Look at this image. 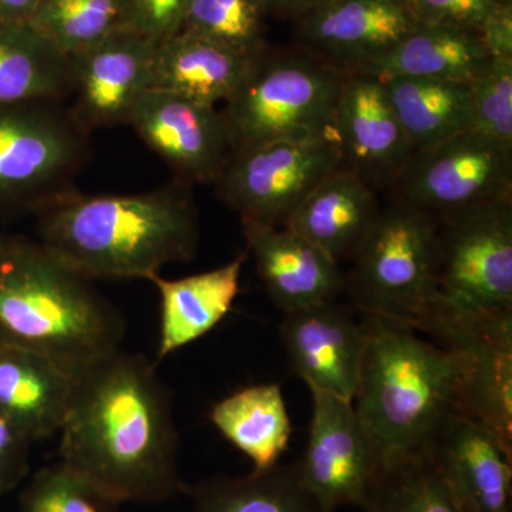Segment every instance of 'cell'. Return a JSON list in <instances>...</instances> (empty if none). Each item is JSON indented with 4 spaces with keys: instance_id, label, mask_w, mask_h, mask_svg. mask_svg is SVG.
<instances>
[{
    "instance_id": "obj_28",
    "label": "cell",
    "mask_w": 512,
    "mask_h": 512,
    "mask_svg": "<svg viewBox=\"0 0 512 512\" xmlns=\"http://www.w3.org/2000/svg\"><path fill=\"white\" fill-rule=\"evenodd\" d=\"M382 83L416 150L473 128V99L468 83L429 79H392Z\"/></svg>"
},
{
    "instance_id": "obj_9",
    "label": "cell",
    "mask_w": 512,
    "mask_h": 512,
    "mask_svg": "<svg viewBox=\"0 0 512 512\" xmlns=\"http://www.w3.org/2000/svg\"><path fill=\"white\" fill-rule=\"evenodd\" d=\"M340 167L342 154L335 134L278 140L232 151L214 184L242 224L284 225Z\"/></svg>"
},
{
    "instance_id": "obj_13",
    "label": "cell",
    "mask_w": 512,
    "mask_h": 512,
    "mask_svg": "<svg viewBox=\"0 0 512 512\" xmlns=\"http://www.w3.org/2000/svg\"><path fill=\"white\" fill-rule=\"evenodd\" d=\"M333 133L343 167L359 175L376 192L392 190L416 150L384 84L367 74L345 72Z\"/></svg>"
},
{
    "instance_id": "obj_14",
    "label": "cell",
    "mask_w": 512,
    "mask_h": 512,
    "mask_svg": "<svg viewBox=\"0 0 512 512\" xmlns=\"http://www.w3.org/2000/svg\"><path fill=\"white\" fill-rule=\"evenodd\" d=\"M156 43L131 29L70 57L74 106L84 131L127 124L138 99L151 87Z\"/></svg>"
},
{
    "instance_id": "obj_24",
    "label": "cell",
    "mask_w": 512,
    "mask_h": 512,
    "mask_svg": "<svg viewBox=\"0 0 512 512\" xmlns=\"http://www.w3.org/2000/svg\"><path fill=\"white\" fill-rule=\"evenodd\" d=\"M252 59L204 37L178 32L154 49L150 89L217 107L237 90Z\"/></svg>"
},
{
    "instance_id": "obj_11",
    "label": "cell",
    "mask_w": 512,
    "mask_h": 512,
    "mask_svg": "<svg viewBox=\"0 0 512 512\" xmlns=\"http://www.w3.org/2000/svg\"><path fill=\"white\" fill-rule=\"evenodd\" d=\"M312 419L303 456L295 463L309 493L323 507H365L383 461L352 402L309 387Z\"/></svg>"
},
{
    "instance_id": "obj_31",
    "label": "cell",
    "mask_w": 512,
    "mask_h": 512,
    "mask_svg": "<svg viewBox=\"0 0 512 512\" xmlns=\"http://www.w3.org/2000/svg\"><path fill=\"white\" fill-rule=\"evenodd\" d=\"M262 0H191L180 32L201 36L255 57L265 49V20Z\"/></svg>"
},
{
    "instance_id": "obj_35",
    "label": "cell",
    "mask_w": 512,
    "mask_h": 512,
    "mask_svg": "<svg viewBox=\"0 0 512 512\" xmlns=\"http://www.w3.org/2000/svg\"><path fill=\"white\" fill-rule=\"evenodd\" d=\"M191 0H128V28L153 43L180 32Z\"/></svg>"
},
{
    "instance_id": "obj_26",
    "label": "cell",
    "mask_w": 512,
    "mask_h": 512,
    "mask_svg": "<svg viewBox=\"0 0 512 512\" xmlns=\"http://www.w3.org/2000/svg\"><path fill=\"white\" fill-rule=\"evenodd\" d=\"M72 63L30 23L0 20V104L63 99Z\"/></svg>"
},
{
    "instance_id": "obj_8",
    "label": "cell",
    "mask_w": 512,
    "mask_h": 512,
    "mask_svg": "<svg viewBox=\"0 0 512 512\" xmlns=\"http://www.w3.org/2000/svg\"><path fill=\"white\" fill-rule=\"evenodd\" d=\"M52 103L0 104V208L35 212L83 165L87 131Z\"/></svg>"
},
{
    "instance_id": "obj_6",
    "label": "cell",
    "mask_w": 512,
    "mask_h": 512,
    "mask_svg": "<svg viewBox=\"0 0 512 512\" xmlns=\"http://www.w3.org/2000/svg\"><path fill=\"white\" fill-rule=\"evenodd\" d=\"M343 77L306 50L266 46L221 111L232 148L335 134Z\"/></svg>"
},
{
    "instance_id": "obj_21",
    "label": "cell",
    "mask_w": 512,
    "mask_h": 512,
    "mask_svg": "<svg viewBox=\"0 0 512 512\" xmlns=\"http://www.w3.org/2000/svg\"><path fill=\"white\" fill-rule=\"evenodd\" d=\"M379 210L376 191L342 165L296 207L282 227L308 239L340 264L355 254Z\"/></svg>"
},
{
    "instance_id": "obj_12",
    "label": "cell",
    "mask_w": 512,
    "mask_h": 512,
    "mask_svg": "<svg viewBox=\"0 0 512 512\" xmlns=\"http://www.w3.org/2000/svg\"><path fill=\"white\" fill-rule=\"evenodd\" d=\"M127 124L185 184H214L234 150L217 107L165 90L148 89Z\"/></svg>"
},
{
    "instance_id": "obj_5",
    "label": "cell",
    "mask_w": 512,
    "mask_h": 512,
    "mask_svg": "<svg viewBox=\"0 0 512 512\" xmlns=\"http://www.w3.org/2000/svg\"><path fill=\"white\" fill-rule=\"evenodd\" d=\"M436 292L421 332L450 346L512 315V197L437 218Z\"/></svg>"
},
{
    "instance_id": "obj_2",
    "label": "cell",
    "mask_w": 512,
    "mask_h": 512,
    "mask_svg": "<svg viewBox=\"0 0 512 512\" xmlns=\"http://www.w3.org/2000/svg\"><path fill=\"white\" fill-rule=\"evenodd\" d=\"M183 181L133 195L72 190L37 208L39 242L77 274L147 279L197 254L198 214Z\"/></svg>"
},
{
    "instance_id": "obj_3",
    "label": "cell",
    "mask_w": 512,
    "mask_h": 512,
    "mask_svg": "<svg viewBox=\"0 0 512 512\" xmlns=\"http://www.w3.org/2000/svg\"><path fill=\"white\" fill-rule=\"evenodd\" d=\"M90 279L39 241L0 237V345L32 350L77 376L120 349L126 320Z\"/></svg>"
},
{
    "instance_id": "obj_7",
    "label": "cell",
    "mask_w": 512,
    "mask_h": 512,
    "mask_svg": "<svg viewBox=\"0 0 512 512\" xmlns=\"http://www.w3.org/2000/svg\"><path fill=\"white\" fill-rule=\"evenodd\" d=\"M353 259L345 289L359 312L421 332L436 292L437 218L393 200L377 212Z\"/></svg>"
},
{
    "instance_id": "obj_4",
    "label": "cell",
    "mask_w": 512,
    "mask_h": 512,
    "mask_svg": "<svg viewBox=\"0 0 512 512\" xmlns=\"http://www.w3.org/2000/svg\"><path fill=\"white\" fill-rule=\"evenodd\" d=\"M365 348L353 407L383 463L426 453L458 412L463 355L417 330L363 315Z\"/></svg>"
},
{
    "instance_id": "obj_40",
    "label": "cell",
    "mask_w": 512,
    "mask_h": 512,
    "mask_svg": "<svg viewBox=\"0 0 512 512\" xmlns=\"http://www.w3.org/2000/svg\"><path fill=\"white\" fill-rule=\"evenodd\" d=\"M491 2L497 3V5L512 6V0H491Z\"/></svg>"
},
{
    "instance_id": "obj_20",
    "label": "cell",
    "mask_w": 512,
    "mask_h": 512,
    "mask_svg": "<svg viewBox=\"0 0 512 512\" xmlns=\"http://www.w3.org/2000/svg\"><path fill=\"white\" fill-rule=\"evenodd\" d=\"M247 256L181 279L153 276L151 284L160 296V339L157 360L197 342L217 328L231 312L239 293Z\"/></svg>"
},
{
    "instance_id": "obj_37",
    "label": "cell",
    "mask_w": 512,
    "mask_h": 512,
    "mask_svg": "<svg viewBox=\"0 0 512 512\" xmlns=\"http://www.w3.org/2000/svg\"><path fill=\"white\" fill-rule=\"evenodd\" d=\"M480 36L490 57L512 59V6H495Z\"/></svg>"
},
{
    "instance_id": "obj_27",
    "label": "cell",
    "mask_w": 512,
    "mask_h": 512,
    "mask_svg": "<svg viewBox=\"0 0 512 512\" xmlns=\"http://www.w3.org/2000/svg\"><path fill=\"white\" fill-rule=\"evenodd\" d=\"M187 493L192 512H332L309 493L295 464L207 478Z\"/></svg>"
},
{
    "instance_id": "obj_41",
    "label": "cell",
    "mask_w": 512,
    "mask_h": 512,
    "mask_svg": "<svg viewBox=\"0 0 512 512\" xmlns=\"http://www.w3.org/2000/svg\"><path fill=\"white\" fill-rule=\"evenodd\" d=\"M0 497H2V494H0Z\"/></svg>"
},
{
    "instance_id": "obj_38",
    "label": "cell",
    "mask_w": 512,
    "mask_h": 512,
    "mask_svg": "<svg viewBox=\"0 0 512 512\" xmlns=\"http://www.w3.org/2000/svg\"><path fill=\"white\" fill-rule=\"evenodd\" d=\"M328 0H262L268 16L296 20Z\"/></svg>"
},
{
    "instance_id": "obj_22",
    "label": "cell",
    "mask_w": 512,
    "mask_h": 512,
    "mask_svg": "<svg viewBox=\"0 0 512 512\" xmlns=\"http://www.w3.org/2000/svg\"><path fill=\"white\" fill-rule=\"evenodd\" d=\"M490 60L480 33L450 26H416L387 52L348 73L380 82L429 79L470 83Z\"/></svg>"
},
{
    "instance_id": "obj_16",
    "label": "cell",
    "mask_w": 512,
    "mask_h": 512,
    "mask_svg": "<svg viewBox=\"0 0 512 512\" xmlns=\"http://www.w3.org/2000/svg\"><path fill=\"white\" fill-rule=\"evenodd\" d=\"M464 512H511L512 450L460 412L441 424L426 450Z\"/></svg>"
},
{
    "instance_id": "obj_1",
    "label": "cell",
    "mask_w": 512,
    "mask_h": 512,
    "mask_svg": "<svg viewBox=\"0 0 512 512\" xmlns=\"http://www.w3.org/2000/svg\"><path fill=\"white\" fill-rule=\"evenodd\" d=\"M60 460L119 503L160 504L187 490L173 403L146 357L119 349L74 376Z\"/></svg>"
},
{
    "instance_id": "obj_10",
    "label": "cell",
    "mask_w": 512,
    "mask_h": 512,
    "mask_svg": "<svg viewBox=\"0 0 512 512\" xmlns=\"http://www.w3.org/2000/svg\"><path fill=\"white\" fill-rule=\"evenodd\" d=\"M393 200L443 217L512 197V147L467 130L417 148L397 183Z\"/></svg>"
},
{
    "instance_id": "obj_19",
    "label": "cell",
    "mask_w": 512,
    "mask_h": 512,
    "mask_svg": "<svg viewBox=\"0 0 512 512\" xmlns=\"http://www.w3.org/2000/svg\"><path fill=\"white\" fill-rule=\"evenodd\" d=\"M446 348L463 355L457 410L512 450V315L481 326Z\"/></svg>"
},
{
    "instance_id": "obj_36",
    "label": "cell",
    "mask_w": 512,
    "mask_h": 512,
    "mask_svg": "<svg viewBox=\"0 0 512 512\" xmlns=\"http://www.w3.org/2000/svg\"><path fill=\"white\" fill-rule=\"evenodd\" d=\"M32 443L25 431L0 414V494L16 490L29 476Z\"/></svg>"
},
{
    "instance_id": "obj_25",
    "label": "cell",
    "mask_w": 512,
    "mask_h": 512,
    "mask_svg": "<svg viewBox=\"0 0 512 512\" xmlns=\"http://www.w3.org/2000/svg\"><path fill=\"white\" fill-rule=\"evenodd\" d=\"M211 423L224 439L249 458L254 470L279 464L292 437V423L281 386L274 383L242 387L210 413Z\"/></svg>"
},
{
    "instance_id": "obj_33",
    "label": "cell",
    "mask_w": 512,
    "mask_h": 512,
    "mask_svg": "<svg viewBox=\"0 0 512 512\" xmlns=\"http://www.w3.org/2000/svg\"><path fill=\"white\" fill-rule=\"evenodd\" d=\"M473 130L512 147V59L490 57L470 83Z\"/></svg>"
},
{
    "instance_id": "obj_17",
    "label": "cell",
    "mask_w": 512,
    "mask_h": 512,
    "mask_svg": "<svg viewBox=\"0 0 512 512\" xmlns=\"http://www.w3.org/2000/svg\"><path fill=\"white\" fill-rule=\"evenodd\" d=\"M281 338L306 386L353 403L365 348L362 320L336 301L322 303L285 313Z\"/></svg>"
},
{
    "instance_id": "obj_39",
    "label": "cell",
    "mask_w": 512,
    "mask_h": 512,
    "mask_svg": "<svg viewBox=\"0 0 512 512\" xmlns=\"http://www.w3.org/2000/svg\"><path fill=\"white\" fill-rule=\"evenodd\" d=\"M43 0H0V20L29 23Z\"/></svg>"
},
{
    "instance_id": "obj_30",
    "label": "cell",
    "mask_w": 512,
    "mask_h": 512,
    "mask_svg": "<svg viewBox=\"0 0 512 512\" xmlns=\"http://www.w3.org/2000/svg\"><path fill=\"white\" fill-rule=\"evenodd\" d=\"M365 512H464L426 453L394 458L367 498Z\"/></svg>"
},
{
    "instance_id": "obj_32",
    "label": "cell",
    "mask_w": 512,
    "mask_h": 512,
    "mask_svg": "<svg viewBox=\"0 0 512 512\" xmlns=\"http://www.w3.org/2000/svg\"><path fill=\"white\" fill-rule=\"evenodd\" d=\"M120 507L62 461L37 471L19 498V512H121Z\"/></svg>"
},
{
    "instance_id": "obj_34",
    "label": "cell",
    "mask_w": 512,
    "mask_h": 512,
    "mask_svg": "<svg viewBox=\"0 0 512 512\" xmlns=\"http://www.w3.org/2000/svg\"><path fill=\"white\" fill-rule=\"evenodd\" d=\"M406 3L417 23L478 33L497 6L491 0H406Z\"/></svg>"
},
{
    "instance_id": "obj_18",
    "label": "cell",
    "mask_w": 512,
    "mask_h": 512,
    "mask_svg": "<svg viewBox=\"0 0 512 512\" xmlns=\"http://www.w3.org/2000/svg\"><path fill=\"white\" fill-rule=\"evenodd\" d=\"M256 269L284 313L338 301L346 288L339 262L279 225L242 224Z\"/></svg>"
},
{
    "instance_id": "obj_15",
    "label": "cell",
    "mask_w": 512,
    "mask_h": 512,
    "mask_svg": "<svg viewBox=\"0 0 512 512\" xmlns=\"http://www.w3.org/2000/svg\"><path fill=\"white\" fill-rule=\"evenodd\" d=\"M301 49L352 72L417 25L406 0H328L295 20Z\"/></svg>"
},
{
    "instance_id": "obj_29",
    "label": "cell",
    "mask_w": 512,
    "mask_h": 512,
    "mask_svg": "<svg viewBox=\"0 0 512 512\" xmlns=\"http://www.w3.org/2000/svg\"><path fill=\"white\" fill-rule=\"evenodd\" d=\"M30 25L72 57L128 28V0H43Z\"/></svg>"
},
{
    "instance_id": "obj_23",
    "label": "cell",
    "mask_w": 512,
    "mask_h": 512,
    "mask_svg": "<svg viewBox=\"0 0 512 512\" xmlns=\"http://www.w3.org/2000/svg\"><path fill=\"white\" fill-rule=\"evenodd\" d=\"M74 376L46 356L0 345V414L32 441L59 433L72 399Z\"/></svg>"
}]
</instances>
